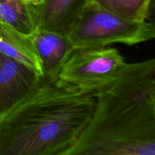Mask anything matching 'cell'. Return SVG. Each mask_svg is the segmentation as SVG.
<instances>
[{"label": "cell", "mask_w": 155, "mask_h": 155, "mask_svg": "<svg viewBox=\"0 0 155 155\" xmlns=\"http://www.w3.org/2000/svg\"><path fill=\"white\" fill-rule=\"evenodd\" d=\"M89 124L68 155H155V59L126 63L95 90Z\"/></svg>", "instance_id": "cell-1"}, {"label": "cell", "mask_w": 155, "mask_h": 155, "mask_svg": "<svg viewBox=\"0 0 155 155\" xmlns=\"http://www.w3.org/2000/svg\"><path fill=\"white\" fill-rule=\"evenodd\" d=\"M95 90L42 77L0 117V155H68L89 124Z\"/></svg>", "instance_id": "cell-2"}, {"label": "cell", "mask_w": 155, "mask_h": 155, "mask_svg": "<svg viewBox=\"0 0 155 155\" xmlns=\"http://www.w3.org/2000/svg\"><path fill=\"white\" fill-rule=\"evenodd\" d=\"M74 49L105 47L111 43L128 45L155 37L154 24L119 16L95 4L87 2L68 34Z\"/></svg>", "instance_id": "cell-3"}, {"label": "cell", "mask_w": 155, "mask_h": 155, "mask_svg": "<svg viewBox=\"0 0 155 155\" xmlns=\"http://www.w3.org/2000/svg\"><path fill=\"white\" fill-rule=\"evenodd\" d=\"M126 63L117 48H76L62 66L58 77L80 87L96 90L114 77Z\"/></svg>", "instance_id": "cell-4"}, {"label": "cell", "mask_w": 155, "mask_h": 155, "mask_svg": "<svg viewBox=\"0 0 155 155\" xmlns=\"http://www.w3.org/2000/svg\"><path fill=\"white\" fill-rule=\"evenodd\" d=\"M42 76L0 52V117L31 93Z\"/></svg>", "instance_id": "cell-5"}, {"label": "cell", "mask_w": 155, "mask_h": 155, "mask_svg": "<svg viewBox=\"0 0 155 155\" xmlns=\"http://www.w3.org/2000/svg\"><path fill=\"white\" fill-rule=\"evenodd\" d=\"M42 69V77L58 78L62 66L74 48L66 35L36 28L30 36Z\"/></svg>", "instance_id": "cell-6"}, {"label": "cell", "mask_w": 155, "mask_h": 155, "mask_svg": "<svg viewBox=\"0 0 155 155\" xmlns=\"http://www.w3.org/2000/svg\"><path fill=\"white\" fill-rule=\"evenodd\" d=\"M88 0H45L33 5L38 28L68 36Z\"/></svg>", "instance_id": "cell-7"}, {"label": "cell", "mask_w": 155, "mask_h": 155, "mask_svg": "<svg viewBox=\"0 0 155 155\" xmlns=\"http://www.w3.org/2000/svg\"><path fill=\"white\" fill-rule=\"evenodd\" d=\"M0 52L42 76V64L30 36L2 22H0Z\"/></svg>", "instance_id": "cell-8"}, {"label": "cell", "mask_w": 155, "mask_h": 155, "mask_svg": "<svg viewBox=\"0 0 155 155\" xmlns=\"http://www.w3.org/2000/svg\"><path fill=\"white\" fill-rule=\"evenodd\" d=\"M0 22L28 36L37 28L33 6L24 0H0Z\"/></svg>", "instance_id": "cell-9"}, {"label": "cell", "mask_w": 155, "mask_h": 155, "mask_svg": "<svg viewBox=\"0 0 155 155\" xmlns=\"http://www.w3.org/2000/svg\"><path fill=\"white\" fill-rule=\"evenodd\" d=\"M87 2L134 21H146L151 13L152 0H88Z\"/></svg>", "instance_id": "cell-10"}, {"label": "cell", "mask_w": 155, "mask_h": 155, "mask_svg": "<svg viewBox=\"0 0 155 155\" xmlns=\"http://www.w3.org/2000/svg\"><path fill=\"white\" fill-rule=\"evenodd\" d=\"M44 1H45V0H28V2L30 3L31 5H38Z\"/></svg>", "instance_id": "cell-11"}, {"label": "cell", "mask_w": 155, "mask_h": 155, "mask_svg": "<svg viewBox=\"0 0 155 155\" xmlns=\"http://www.w3.org/2000/svg\"><path fill=\"white\" fill-rule=\"evenodd\" d=\"M24 1H25V2H28V0H24Z\"/></svg>", "instance_id": "cell-12"}]
</instances>
